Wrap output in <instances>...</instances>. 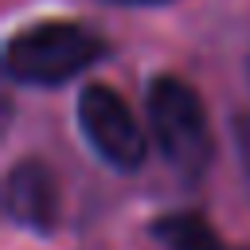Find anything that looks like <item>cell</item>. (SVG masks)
Instances as JSON below:
<instances>
[{"instance_id":"cell-1","label":"cell","mask_w":250,"mask_h":250,"mask_svg":"<svg viewBox=\"0 0 250 250\" xmlns=\"http://www.w3.org/2000/svg\"><path fill=\"white\" fill-rule=\"evenodd\" d=\"M105 55V39L78 20H39L20 27L4 47V70L20 86H62Z\"/></svg>"},{"instance_id":"cell-2","label":"cell","mask_w":250,"mask_h":250,"mask_svg":"<svg viewBox=\"0 0 250 250\" xmlns=\"http://www.w3.org/2000/svg\"><path fill=\"white\" fill-rule=\"evenodd\" d=\"M145 109H148V137L156 141L168 168H176L188 180L203 176L215 152V137L199 94L176 74H156L148 82Z\"/></svg>"},{"instance_id":"cell-3","label":"cell","mask_w":250,"mask_h":250,"mask_svg":"<svg viewBox=\"0 0 250 250\" xmlns=\"http://www.w3.org/2000/svg\"><path fill=\"white\" fill-rule=\"evenodd\" d=\"M74 113H78L82 141L98 152L102 164H109L113 172H137L145 164L148 133L113 86H105V82L82 86Z\"/></svg>"},{"instance_id":"cell-4","label":"cell","mask_w":250,"mask_h":250,"mask_svg":"<svg viewBox=\"0 0 250 250\" xmlns=\"http://www.w3.org/2000/svg\"><path fill=\"white\" fill-rule=\"evenodd\" d=\"M4 211L16 227L51 234L59 223V180L43 160H20L4 176Z\"/></svg>"},{"instance_id":"cell-5","label":"cell","mask_w":250,"mask_h":250,"mask_svg":"<svg viewBox=\"0 0 250 250\" xmlns=\"http://www.w3.org/2000/svg\"><path fill=\"white\" fill-rule=\"evenodd\" d=\"M152 238L164 250H223L215 230L203 223V215L180 211V215H164L152 223Z\"/></svg>"},{"instance_id":"cell-6","label":"cell","mask_w":250,"mask_h":250,"mask_svg":"<svg viewBox=\"0 0 250 250\" xmlns=\"http://www.w3.org/2000/svg\"><path fill=\"white\" fill-rule=\"evenodd\" d=\"M234 156H238V168L250 184V113L234 117Z\"/></svg>"},{"instance_id":"cell-7","label":"cell","mask_w":250,"mask_h":250,"mask_svg":"<svg viewBox=\"0 0 250 250\" xmlns=\"http://www.w3.org/2000/svg\"><path fill=\"white\" fill-rule=\"evenodd\" d=\"M105 4H129V8H152V4H172V0H105Z\"/></svg>"}]
</instances>
